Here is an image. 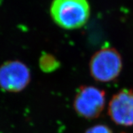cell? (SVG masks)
Returning <instances> with one entry per match:
<instances>
[{
	"label": "cell",
	"instance_id": "cell-6",
	"mask_svg": "<svg viewBox=\"0 0 133 133\" xmlns=\"http://www.w3.org/2000/svg\"><path fill=\"white\" fill-rule=\"evenodd\" d=\"M59 65L56 58L50 54H45L41 56L39 60V66L42 71L45 72H51L56 70Z\"/></svg>",
	"mask_w": 133,
	"mask_h": 133
},
{
	"label": "cell",
	"instance_id": "cell-5",
	"mask_svg": "<svg viewBox=\"0 0 133 133\" xmlns=\"http://www.w3.org/2000/svg\"><path fill=\"white\" fill-rule=\"evenodd\" d=\"M108 115L116 124L133 126V90L125 88L116 93L108 105Z\"/></svg>",
	"mask_w": 133,
	"mask_h": 133
},
{
	"label": "cell",
	"instance_id": "cell-7",
	"mask_svg": "<svg viewBox=\"0 0 133 133\" xmlns=\"http://www.w3.org/2000/svg\"><path fill=\"white\" fill-rule=\"evenodd\" d=\"M84 133H113V131L107 125L97 124L88 128Z\"/></svg>",
	"mask_w": 133,
	"mask_h": 133
},
{
	"label": "cell",
	"instance_id": "cell-4",
	"mask_svg": "<svg viewBox=\"0 0 133 133\" xmlns=\"http://www.w3.org/2000/svg\"><path fill=\"white\" fill-rule=\"evenodd\" d=\"M30 81L31 71L23 62L8 61L0 66V87L5 91H22L28 86Z\"/></svg>",
	"mask_w": 133,
	"mask_h": 133
},
{
	"label": "cell",
	"instance_id": "cell-2",
	"mask_svg": "<svg viewBox=\"0 0 133 133\" xmlns=\"http://www.w3.org/2000/svg\"><path fill=\"white\" fill-rule=\"evenodd\" d=\"M122 66L119 52L114 48L104 47L92 55L90 60L89 70L93 79L107 83L118 77Z\"/></svg>",
	"mask_w": 133,
	"mask_h": 133
},
{
	"label": "cell",
	"instance_id": "cell-1",
	"mask_svg": "<svg viewBox=\"0 0 133 133\" xmlns=\"http://www.w3.org/2000/svg\"><path fill=\"white\" fill-rule=\"evenodd\" d=\"M88 0H53L50 15L54 23L64 29H77L84 26L90 17Z\"/></svg>",
	"mask_w": 133,
	"mask_h": 133
},
{
	"label": "cell",
	"instance_id": "cell-3",
	"mask_svg": "<svg viewBox=\"0 0 133 133\" xmlns=\"http://www.w3.org/2000/svg\"><path fill=\"white\" fill-rule=\"evenodd\" d=\"M106 102L104 90L92 86L79 87L74 96L73 107L75 113L85 119H96L103 111Z\"/></svg>",
	"mask_w": 133,
	"mask_h": 133
}]
</instances>
